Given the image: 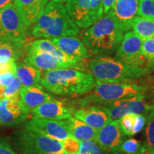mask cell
<instances>
[{"mask_svg":"<svg viewBox=\"0 0 154 154\" xmlns=\"http://www.w3.org/2000/svg\"><path fill=\"white\" fill-rule=\"evenodd\" d=\"M124 32L111 9L84 32L83 43L91 54H113L120 46Z\"/></svg>","mask_w":154,"mask_h":154,"instance_id":"1","label":"cell"},{"mask_svg":"<svg viewBox=\"0 0 154 154\" xmlns=\"http://www.w3.org/2000/svg\"><path fill=\"white\" fill-rule=\"evenodd\" d=\"M41 83L46 89L57 95H82L93 89L96 80L89 73L63 68L47 72Z\"/></svg>","mask_w":154,"mask_h":154,"instance_id":"2","label":"cell"},{"mask_svg":"<svg viewBox=\"0 0 154 154\" xmlns=\"http://www.w3.org/2000/svg\"><path fill=\"white\" fill-rule=\"evenodd\" d=\"M32 35L36 38H54L77 35L79 28L72 22L61 3L49 2L34 23Z\"/></svg>","mask_w":154,"mask_h":154,"instance_id":"3","label":"cell"},{"mask_svg":"<svg viewBox=\"0 0 154 154\" xmlns=\"http://www.w3.org/2000/svg\"><path fill=\"white\" fill-rule=\"evenodd\" d=\"M92 76L96 81L111 83L128 82L150 72L146 68L125 63L108 57H96L88 63Z\"/></svg>","mask_w":154,"mask_h":154,"instance_id":"4","label":"cell"},{"mask_svg":"<svg viewBox=\"0 0 154 154\" xmlns=\"http://www.w3.org/2000/svg\"><path fill=\"white\" fill-rule=\"evenodd\" d=\"M146 88L134 83H111L96 81L93 89L79 100L81 106H87L91 103L106 104L113 101L144 94Z\"/></svg>","mask_w":154,"mask_h":154,"instance_id":"5","label":"cell"},{"mask_svg":"<svg viewBox=\"0 0 154 154\" xmlns=\"http://www.w3.org/2000/svg\"><path fill=\"white\" fill-rule=\"evenodd\" d=\"M66 10L79 28L87 29L103 17L101 0H66Z\"/></svg>","mask_w":154,"mask_h":154,"instance_id":"6","label":"cell"},{"mask_svg":"<svg viewBox=\"0 0 154 154\" xmlns=\"http://www.w3.org/2000/svg\"><path fill=\"white\" fill-rule=\"evenodd\" d=\"M26 26L13 3L0 10V40L23 44L26 37Z\"/></svg>","mask_w":154,"mask_h":154,"instance_id":"7","label":"cell"},{"mask_svg":"<svg viewBox=\"0 0 154 154\" xmlns=\"http://www.w3.org/2000/svg\"><path fill=\"white\" fill-rule=\"evenodd\" d=\"M145 95L140 94L97 106L109 115L112 121L119 120L128 113L142 114L147 117L154 109V105H150L145 100Z\"/></svg>","mask_w":154,"mask_h":154,"instance_id":"8","label":"cell"},{"mask_svg":"<svg viewBox=\"0 0 154 154\" xmlns=\"http://www.w3.org/2000/svg\"><path fill=\"white\" fill-rule=\"evenodd\" d=\"M19 146L24 154H65L61 141L26 130L19 136Z\"/></svg>","mask_w":154,"mask_h":154,"instance_id":"9","label":"cell"},{"mask_svg":"<svg viewBox=\"0 0 154 154\" xmlns=\"http://www.w3.org/2000/svg\"><path fill=\"white\" fill-rule=\"evenodd\" d=\"M143 39L134 32L125 34L116 54V59L125 63L146 68L147 60L141 53Z\"/></svg>","mask_w":154,"mask_h":154,"instance_id":"10","label":"cell"},{"mask_svg":"<svg viewBox=\"0 0 154 154\" xmlns=\"http://www.w3.org/2000/svg\"><path fill=\"white\" fill-rule=\"evenodd\" d=\"M24 127L26 131L37 133L61 142L69 137L64 120H51L33 116Z\"/></svg>","mask_w":154,"mask_h":154,"instance_id":"11","label":"cell"},{"mask_svg":"<svg viewBox=\"0 0 154 154\" xmlns=\"http://www.w3.org/2000/svg\"><path fill=\"white\" fill-rule=\"evenodd\" d=\"M123 134L119 120L111 121L97 131L96 142L107 153H118Z\"/></svg>","mask_w":154,"mask_h":154,"instance_id":"12","label":"cell"},{"mask_svg":"<svg viewBox=\"0 0 154 154\" xmlns=\"http://www.w3.org/2000/svg\"><path fill=\"white\" fill-rule=\"evenodd\" d=\"M32 113L33 116L39 118L63 121L72 117L74 111L63 101L51 100L35 108Z\"/></svg>","mask_w":154,"mask_h":154,"instance_id":"13","label":"cell"},{"mask_svg":"<svg viewBox=\"0 0 154 154\" xmlns=\"http://www.w3.org/2000/svg\"><path fill=\"white\" fill-rule=\"evenodd\" d=\"M26 116L21 109L19 94L0 100V125L13 126L24 120Z\"/></svg>","mask_w":154,"mask_h":154,"instance_id":"14","label":"cell"},{"mask_svg":"<svg viewBox=\"0 0 154 154\" xmlns=\"http://www.w3.org/2000/svg\"><path fill=\"white\" fill-rule=\"evenodd\" d=\"M19 96L21 109L26 116L42 103L53 100L52 96L44 92L41 86L31 87L22 86L19 91Z\"/></svg>","mask_w":154,"mask_h":154,"instance_id":"15","label":"cell"},{"mask_svg":"<svg viewBox=\"0 0 154 154\" xmlns=\"http://www.w3.org/2000/svg\"><path fill=\"white\" fill-rule=\"evenodd\" d=\"M111 10L126 32L131 29L134 19L138 17V0H116Z\"/></svg>","mask_w":154,"mask_h":154,"instance_id":"16","label":"cell"},{"mask_svg":"<svg viewBox=\"0 0 154 154\" xmlns=\"http://www.w3.org/2000/svg\"><path fill=\"white\" fill-rule=\"evenodd\" d=\"M29 47L38 51L49 53L60 61L66 68L80 69L82 66V59L73 57L63 53L59 48L56 47L52 42L47 39H40L32 42L29 44Z\"/></svg>","mask_w":154,"mask_h":154,"instance_id":"17","label":"cell"},{"mask_svg":"<svg viewBox=\"0 0 154 154\" xmlns=\"http://www.w3.org/2000/svg\"><path fill=\"white\" fill-rule=\"evenodd\" d=\"M26 49L27 54L24 61L37 69L49 72L55 69L66 68L60 61L49 53L34 49L29 46Z\"/></svg>","mask_w":154,"mask_h":154,"instance_id":"18","label":"cell"},{"mask_svg":"<svg viewBox=\"0 0 154 154\" xmlns=\"http://www.w3.org/2000/svg\"><path fill=\"white\" fill-rule=\"evenodd\" d=\"M48 2L49 0H14V5L24 24L29 27L36 22Z\"/></svg>","mask_w":154,"mask_h":154,"instance_id":"19","label":"cell"},{"mask_svg":"<svg viewBox=\"0 0 154 154\" xmlns=\"http://www.w3.org/2000/svg\"><path fill=\"white\" fill-rule=\"evenodd\" d=\"M51 42L63 53L79 59H87L91 54L79 38L74 36L51 38Z\"/></svg>","mask_w":154,"mask_h":154,"instance_id":"20","label":"cell"},{"mask_svg":"<svg viewBox=\"0 0 154 154\" xmlns=\"http://www.w3.org/2000/svg\"><path fill=\"white\" fill-rule=\"evenodd\" d=\"M74 116L75 118L83 121L96 131L112 121L109 115L97 106H93L88 109H79L74 111Z\"/></svg>","mask_w":154,"mask_h":154,"instance_id":"21","label":"cell"},{"mask_svg":"<svg viewBox=\"0 0 154 154\" xmlns=\"http://www.w3.org/2000/svg\"><path fill=\"white\" fill-rule=\"evenodd\" d=\"M64 121L69 137L79 141H84V140L96 141L97 131L94 128L73 116L70 119L64 120Z\"/></svg>","mask_w":154,"mask_h":154,"instance_id":"22","label":"cell"},{"mask_svg":"<svg viewBox=\"0 0 154 154\" xmlns=\"http://www.w3.org/2000/svg\"><path fill=\"white\" fill-rule=\"evenodd\" d=\"M15 76L23 86H40L42 75L40 71L27 63H21L16 67Z\"/></svg>","mask_w":154,"mask_h":154,"instance_id":"23","label":"cell"},{"mask_svg":"<svg viewBox=\"0 0 154 154\" xmlns=\"http://www.w3.org/2000/svg\"><path fill=\"white\" fill-rule=\"evenodd\" d=\"M22 44L0 40V63L15 61L22 55Z\"/></svg>","mask_w":154,"mask_h":154,"instance_id":"24","label":"cell"},{"mask_svg":"<svg viewBox=\"0 0 154 154\" xmlns=\"http://www.w3.org/2000/svg\"><path fill=\"white\" fill-rule=\"evenodd\" d=\"M134 32L142 38H154V19L137 17L132 23Z\"/></svg>","mask_w":154,"mask_h":154,"instance_id":"25","label":"cell"},{"mask_svg":"<svg viewBox=\"0 0 154 154\" xmlns=\"http://www.w3.org/2000/svg\"><path fill=\"white\" fill-rule=\"evenodd\" d=\"M138 15L143 18L154 19V0H138Z\"/></svg>","mask_w":154,"mask_h":154,"instance_id":"26","label":"cell"},{"mask_svg":"<svg viewBox=\"0 0 154 154\" xmlns=\"http://www.w3.org/2000/svg\"><path fill=\"white\" fill-rule=\"evenodd\" d=\"M136 115V114H134V113H128L124 116L122 118L119 119L121 131L124 135H127V136L134 135L133 131H134Z\"/></svg>","mask_w":154,"mask_h":154,"instance_id":"27","label":"cell"},{"mask_svg":"<svg viewBox=\"0 0 154 154\" xmlns=\"http://www.w3.org/2000/svg\"><path fill=\"white\" fill-rule=\"evenodd\" d=\"M103 149L94 140L81 141L78 154H105Z\"/></svg>","mask_w":154,"mask_h":154,"instance_id":"28","label":"cell"},{"mask_svg":"<svg viewBox=\"0 0 154 154\" xmlns=\"http://www.w3.org/2000/svg\"><path fill=\"white\" fill-rule=\"evenodd\" d=\"M147 125L145 130L146 144L154 149V109L147 116Z\"/></svg>","mask_w":154,"mask_h":154,"instance_id":"29","label":"cell"},{"mask_svg":"<svg viewBox=\"0 0 154 154\" xmlns=\"http://www.w3.org/2000/svg\"><path fill=\"white\" fill-rule=\"evenodd\" d=\"M141 146L139 140L135 138H129L121 144L119 151L126 154H134L137 152Z\"/></svg>","mask_w":154,"mask_h":154,"instance_id":"30","label":"cell"},{"mask_svg":"<svg viewBox=\"0 0 154 154\" xmlns=\"http://www.w3.org/2000/svg\"><path fill=\"white\" fill-rule=\"evenodd\" d=\"M141 53L147 60V62L154 61V38L143 39Z\"/></svg>","mask_w":154,"mask_h":154,"instance_id":"31","label":"cell"},{"mask_svg":"<svg viewBox=\"0 0 154 154\" xmlns=\"http://www.w3.org/2000/svg\"><path fill=\"white\" fill-rule=\"evenodd\" d=\"M81 141L74 138L68 137L62 141L63 149L65 154H78Z\"/></svg>","mask_w":154,"mask_h":154,"instance_id":"32","label":"cell"},{"mask_svg":"<svg viewBox=\"0 0 154 154\" xmlns=\"http://www.w3.org/2000/svg\"><path fill=\"white\" fill-rule=\"evenodd\" d=\"M22 85L21 84L20 81L16 77L10 85L4 88V99L10 98L11 96H14L17 95V94H19L20 88H22Z\"/></svg>","mask_w":154,"mask_h":154,"instance_id":"33","label":"cell"},{"mask_svg":"<svg viewBox=\"0 0 154 154\" xmlns=\"http://www.w3.org/2000/svg\"><path fill=\"white\" fill-rule=\"evenodd\" d=\"M146 121H147V117L142 114H136V119H135V123L134 126V135L139 133L140 131L145 126Z\"/></svg>","mask_w":154,"mask_h":154,"instance_id":"34","label":"cell"},{"mask_svg":"<svg viewBox=\"0 0 154 154\" xmlns=\"http://www.w3.org/2000/svg\"><path fill=\"white\" fill-rule=\"evenodd\" d=\"M15 78H16V76H15L14 72H8L2 73L0 74V86L2 87H6L10 85Z\"/></svg>","mask_w":154,"mask_h":154,"instance_id":"35","label":"cell"},{"mask_svg":"<svg viewBox=\"0 0 154 154\" xmlns=\"http://www.w3.org/2000/svg\"><path fill=\"white\" fill-rule=\"evenodd\" d=\"M0 154H17L11 149L8 142L4 138H0Z\"/></svg>","mask_w":154,"mask_h":154,"instance_id":"36","label":"cell"},{"mask_svg":"<svg viewBox=\"0 0 154 154\" xmlns=\"http://www.w3.org/2000/svg\"><path fill=\"white\" fill-rule=\"evenodd\" d=\"M16 67L17 65L15 63V61H10V62L6 63H0V74L8 72L15 73Z\"/></svg>","mask_w":154,"mask_h":154,"instance_id":"37","label":"cell"},{"mask_svg":"<svg viewBox=\"0 0 154 154\" xmlns=\"http://www.w3.org/2000/svg\"><path fill=\"white\" fill-rule=\"evenodd\" d=\"M134 154H154V149L146 143L141 145L139 150Z\"/></svg>","mask_w":154,"mask_h":154,"instance_id":"38","label":"cell"},{"mask_svg":"<svg viewBox=\"0 0 154 154\" xmlns=\"http://www.w3.org/2000/svg\"><path fill=\"white\" fill-rule=\"evenodd\" d=\"M116 0H101L103 13L106 14L112 9Z\"/></svg>","mask_w":154,"mask_h":154,"instance_id":"39","label":"cell"},{"mask_svg":"<svg viewBox=\"0 0 154 154\" xmlns=\"http://www.w3.org/2000/svg\"><path fill=\"white\" fill-rule=\"evenodd\" d=\"M12 0H0V10L11 3Z\"/></svg>","mask_w":154,"mask_h":154,"instance_id":"40","label":"cell"},{"mask_svg":"<svg viewBox=\"0 0 154 154\" xmlns=\"http://www.w3.org/2000/svg\"><path fill=\"white\" fill-rule=\"evenodd\" d=\"M4 88H5V87H2V86H0V100L4 99V96H3Z\"/></svg>","mask_w":154,"mask_h":154,"instance_id":"41","label":"cell"},{"mask_svg":"<svg viewBox=\"0 0 154 154\" xmlns=\"http://www.w3.org/2000/svg\"><path fill=\"white\" fill-rule=\"evenodd\" d=\"M52 1L54 2L61 3V2H66V0H52Z\"/></svg>","mask_w":154,"mask_h":154,"instance_id":"42","label":"cell"}]
</instances>
